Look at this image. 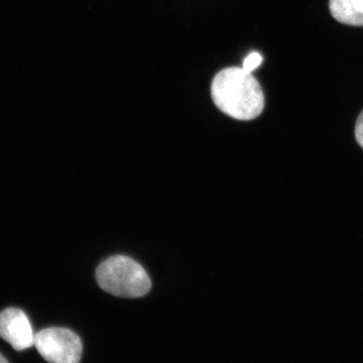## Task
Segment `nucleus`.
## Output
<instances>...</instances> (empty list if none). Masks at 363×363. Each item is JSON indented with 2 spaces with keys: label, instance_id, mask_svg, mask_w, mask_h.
<instances>
[{
  "label": "nucleus",
  "instance_id": "f03ea898",
  "mask_svg": "<svg viewBox=\"0 0 363 363\" xmlns=\"http://www.w3.org/2000/svg\"><path fill=\"white\" fill-rule=\"evenodd\" d=\"M96 279L102 290L116 297H143L152 288V281L145 269L124 255L104 260L97 267Z\"/></svg>",
  "mask_w": 363,
  "mask_h": 363
},
{
  "label": "nucleus",
  "instance_id": "39448f33",
  "mask_svg": "<svg viewBox=\"0 0 363 363\" xmlns=\"http://www.w3.org/2000/svg\"><path fill=\"white\" fill-rule=\"evenodd\" d=\"M333 18L344 25L363 26V0H330Z\"/></svg>",
  "mask_w": 363,
  "mask_h": 363
},
{
  "label": "nucleus",
  "instance_id": "f257e3e1",
  "mask_svg": "<svg viewBox=\"0 0 363 363\" xmlns=\"http://www.w3.org/2000/svg\"><path fill=\"white\" fill-rule=\"evenodd\" d=\"M214 104L219 111L238 121H252L264 108V94L259 81L242 68L224 69L211 86Z\"/></svg>",
  "mask_w": 363,
  "mask_h": 363
},
{
  "label": "nucleus",
  "instance_id": "20e7f679",
  "mask_svg": "<svg viewBox=\"0 0 363 363\" xmlns=\"http://www.w3.org/2000/svg\"><path fill=\"white\" fill-rule=\"evenodd\" d=\"M0 337L18 351L35 346V334L30 319L18 308H9L0 313Z\"/></svg>",
  "mask_w": 363,
  "mask_h": 363
},
{
  "label": "nucleus",
  "instance_id": "0eeeda50",
  "mask_svg": "<svg viewBox=\"0 0 363 363\" xmlns=\"http://www.w3.org/2000/svg\"><path fill=\"white\" fill-rule=\"evenodd\" d=\"M355 138L358 145L363 149V111L358 117L357 125H355Z\"/></svg>",
  "mask_w": 363,
  "mask_h": 363
},
{
  "label": "nucleus",
  "instance_id": "6e6552de",
  "mask_svg": "<svg viewBox=\"0 0 363 363\" xmlns=\"http://www.w3.org/2000/svg\"><path fill=\"white\" fill-rule=\"evenodd\" d=\"M0 363H9V362H7L6 358H4V357H2L1 354H0Z\"/></svg>",
  "mask_w": 363,
  "mask_h": 363
},
{
  "label": "nucleus",
  "instance_id": "423d86ee",
  "mask_svg": "<svg viewBox=\"0 0 363 363\" xmlns=\"http://www.w3.org/2000/svg\"><path fill=\"white\" fill-rule=\"evenodd\" d=\"M262 55L259 52H253L252 54L248 55L245 61H243L242 69L248 72V73H252V71H255L262 64Z\"/></svg>",
  "mask_w": 363,
  "mask_h": 363
},
{
  "label": "nucleus",
  "instance_id": "7ed1b4c3",
  "mask_svg": "<svg viewBox=\"0 0 363 363\" xmlns=\"http://www.w3.org/2000/svg\"><path fill=\"white\" fill-rule=\"evenodd\" d=\"M35 347L49 363H79L83 345L75 332L61 327L44 329L35 334Z\"/></svg>",
  "mask_w": 363,
  "mask_h": 363
}]
</instances>
